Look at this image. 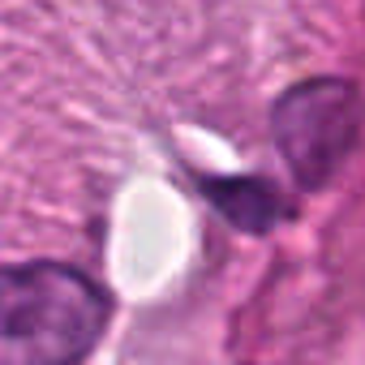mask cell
<instances>
[{
  "label": "cell",
  "instance_id": "7a4b0ae2",
  "mask_svg": "<svg viewBox=\"0 0 365 365\" xmlns=\"http://www.w3.org/2000/svg\"><path fill=\"white\" fill-rule=\"evenodd\" d=\"M279 146L305 185L327 180L356 138V91L344 82H314L279 103Z\"/></svg>",
  "mask_w": 365,
  "mask_h": 365
},
{
  "label": "cell",
  "instance_id": "6da1fadb",
  "mask_svg": "<svg viewBox=\"0 0 365 365\" xmlns=\"http://www.w3.org/2000/svg\"><path fill=\"white\" fill-rule=\"evenodd\" d=\"M103 288L65 262L0 267V365H78L103 335Z\"/></svg>",
  "mask_w": 365,
  "mask_h": 365
}]
</instances>
